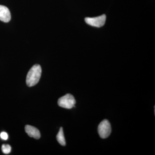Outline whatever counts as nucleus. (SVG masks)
Instances as JSON below:
<instances>
[{"label":"nucleus","mask_w":155,"mask_h":155,"mask_svg":"<svg viewBox=\"0 0 155 155\" xmlns=\"http://www.w3.org/2000/svg\"><path fill=\"white\" fill-rule=\"evenodd\" d=\"M40 65L35 64L31 68L26 77V83L27 86L32 87L36 85L40 79L41 74Z\"/></svg>","instance_id":"obj_1"},{"label":"nucleus","mask_w":155,"mask_h":155,"mask_svg":"<svg viewBox=\"0 0 155 155\" xmlns=\"http://www.w3.org/2000/svg\"><path fill=\"white\" fill-rule=\"evenodd\" d=\"M75 103L76 101L74 97L69 94L60 98L58 101V105L67 109H72L75 107Z\"/></svg>","instance_id":"obj_2"},{"label":"nucleus","mask_w":155,"mask_h":155,"mask_svg":"<svg viewBox=\"0 0 155 155\" xmlns=\"http://www.w3.org/2000/svg\"><path fill=\"white\" fill-rule=\"evenodd\" d=\"M111 125L107 119H104L100 123L98 127V132L101 138H107L110 134L111 132Z\"/></svg>","instance_id":"obj_3"},{"label":"nucleus","mask_w":155,"mask_h":155,"mask_svg":"<svg viewBox=\"0 0 155 155\" xmlns=\"http://www.w3.org/2000/svg\"><path fill=\"white\" fill-rule=\"evenodd\" d=\"M106 20L105 15H101L99 17H87L85 19V22L88 25L96 27H101L104 25Z\"/></svg>","instance_id":"obj_4"},{"label":"nucleus","mask_w":155,"mask_h":155,"mask_svg":"<svg viewBox=\"0 0 155 155\" xmlns=\"http://www.w3.org/2000/svg\"><path fill=\"white\" fill-rule=\"evenodd\" d=\"M11 19V14L9 9L5 6L0 5V20L8 22Z\"/></svg>","instance_id":"obj_5"},{"label":"nucleus","mask_w":155,"mask_h":155,"mask_svg":"<svg viewBox=\"0 0 155 155\" xmlns=\"http://www.w3.org/2000/svg\"><path fill=\"white\" fill-rule=\"evenodd\" d=\"M25 131L29 137L38 139L40 138L41 134L39 130L36 127L31 125H26L25 127Z\"/></svg>","instance_id":"obj_6"},{"label":"nucleus","mask_w":155,"mask_h":155,"mask_svg":"<svg viewBox=\"0 0 155 155\" xmlns=\"http://www.w3.org/2000/svg\"><path fill=\"white\" fill-rule=\"evenodd\" d=\"M57 139L59 143L63 146L66 145V143L64 137V131L62 127L60 128L59 132L57 135Z\"/></svg>","instance_id":"obj_7"},{"label":"nucleus","mask_w":155,"mask_h":155,"mask_svg":"<svg viewBox=\"0 0 155 155\" xmlns=\"http://www.w3.org/2000/svg\"><path fill=\"white\" fill-rule=\"evenodd\" d=\"M2 151L5 154H9L11 153V146L8 144H3L2 146Z\"/></svg>","instance_id":"obj_8"},{"label":"nucleus","mask_w":155,"mask_h":155,"mask_svg":"<svg viewBox=\"0 0 155 155\" xmlns=\"http://www.w3.org/2000/svg\"><path fill=\"white\" fill-rule=\"evenodd\" d=\"M0 137L4 140H7L8 138V135L5 132H2L0 134Z\"/></svg>","instance_id":"obj_9"}]
</instances>
